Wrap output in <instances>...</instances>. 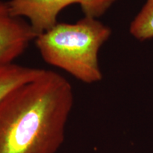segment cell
Returning a JSON list of instances; mask_svg holds the SVG:
<instances>
[{
    "label": "cell",
    "instance_id": "5",
    "mask_svg": "<svg viewBox=\"0 0 153 153\" xmlns=\"http://www.w3.org/2000/svg\"><path fill=\"white\" fill-rule=\"evenodd\" d=\"M45 70L15 62L0 64V101L17 87L37 79Z\"/></svg>",
    "mask_w": 153,
    "mask_h": 153
},
{
    "label": "cell",
    "instance_id": "1",
    "mask_svg": "<svg viewBox=\"0 0 153 153\" xmlns=\"http://www.w3.org/2000/svg\"><path fill=\"white\" fill-rule=\"evenodd\" d=\"M74 104L70 82L45 70L0 101V153H55Z\"/></svg>",
    "mask_w": 153,
    "mask_h": 153
},
{
    "label": "cell",
    "instance_id": "3",
    "mask_svg": "<svg viewBox=\"0 0 153 153\" xmlns=\"http://www.w3.org/2000/svg\"><path fill=\"white\" fill-rule=\"evenodd\" d=\"M116 0H10L7 1L14 16L27 21L37 36L57 24V16L65 7L79 4L85 16L98 19Z\"/></svg>",
    "mask_w": 153,
    "mask_h": 153
},
{
    "label": "cell",
    "instance_id": "6",
    "mask_svg": "<svg viewBox=\"0 0 153 153\" xmlns=\"http://www.w3.org/2000/svg\"><path fill=\"white\" fill-rule=\"evenodd\" d=\"M130 33L139 41L153 38V0H146L130 25Z\"/></svg>",
    "mask_w": 153,
    "mask_h": 153
},
{
    "label": "cell",
    "instance_id": "4",
    "mask_svg": "<svg viewBox=\"0 0 153 153\" xmlns=\"http://www.w3.org/2000/svg\"><path fill=\"white\" fill-rule=\"evenodd\" d=\"M37 37L27 21L14 16L0 0V64L14 62Z\"/></svg>",
    "mask_w": 153,
    "mask_h": 153
},
{
    "label": "cell",
    "instance_id": "2",
    "mask_svg": "<svg viewBox=\"0 0 153 153\" xmlns=\"http://www.w3.org/2000/svg\"><path fill=\"white\" fill-rule=\"evenodd\" d=\"M111 35L108 26L85 16L74 24L60 23L36 37L35 42L45 62L92 84L103 78L99 65V50Z\"/></svg>",
    "mask_w": 153,
    "mask_h": 153
}]
</instances>
